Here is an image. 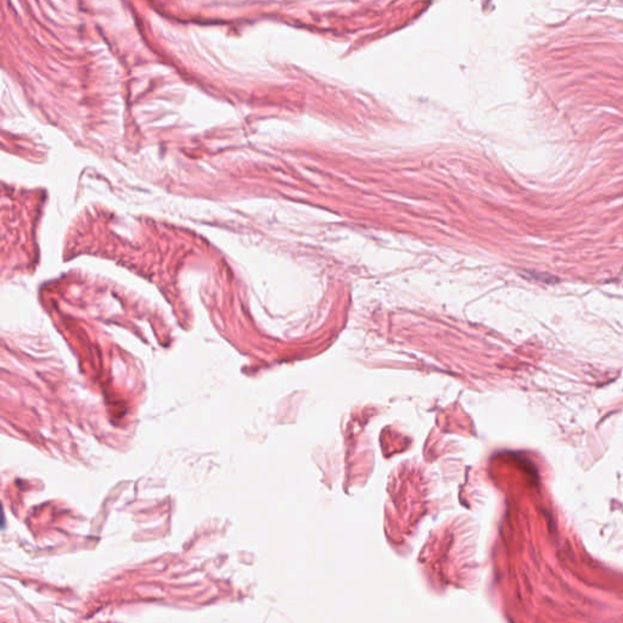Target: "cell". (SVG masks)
Returning <instances> with one entry per match:
<instances>
[]
</instances>
